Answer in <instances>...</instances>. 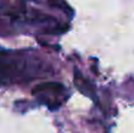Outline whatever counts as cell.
<instances>
[{
  "label": "cell",
  "mask_w": 134,
  "mask_h": 133,
  "mask_svg": "<svg viewBox=\"0 0 134 133\" xmlns=\"http://www.w3.org/2000/svg\"><path fill=\"white\" fill-rule=\"evenodd\" d=\"M46 91H53L55 93H60L61 91H64V86L61 84H55V82L41 84L33 90V93H39V92H46Z\"/></svg>",
  "instance_id": "cell-1"
}]
</instances>
